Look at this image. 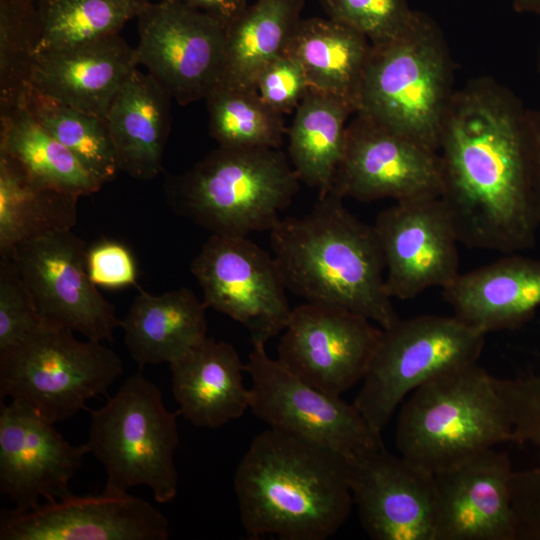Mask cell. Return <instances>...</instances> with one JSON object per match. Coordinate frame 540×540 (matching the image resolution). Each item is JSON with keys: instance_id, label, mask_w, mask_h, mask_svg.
I'll list each match as a JSON object with an SVG mask.
<instances>
[{"instance_id": "6da1fadb", "label": "cell", "mask_w": 540, "mask_h": 540, "mask_svg": "<svg viewBox=\"0 0 540 540\" xmlns=\"http://www.w3.org/2000/svg\"><path fill=\"white\" fill-rule=\"evenodd\" d=\"M440 198L459 242L503 254L532 248L540 221L527 110L487 80L454 92L438 150Z\"/></svg>"}, {"instance_id": "7a4b0ae2", "label": "cell", "mask_w": 540, "mask_h": 540, "mask_svg": "<svg viewBox=\"0 0 540 540\" xmlns=\"http://www.w3.org/2000/svg\"><path fill=\"white\" fill-rule=\"evenodd\" d=\"M241 523L252 539L325 540L353 505L349 461L269 428L254 437L234 474Z\"/></svg>"}, {"instance_id": "3957f363", "label": "cell", "mask_w": 540, "mask_h": 540, "mask_svg": "<svg viewBox=\"0 0 540 540\" xmlns=\"http://www.w3.org/2000/svg\"><path fill=\"white\" fill-rule=\"evenodd\" d=\"M333 191L304 216L281 218L269 231L287 291L308 302L345 308L381 328L398 315L385 287V263L373 225L353 215Z\"/></svg>"}, {"instance_id": "277c9868", "label": "cell", "mask_w": 540, "mask_h": 540, "mask_svg": "<svg viewBox=\"0 0 540 540\" xmlns=\"http://www.w3.org/2000/svg\"><path fill=\"white\" fill-rule=\"evenodd\" d=\"M300 180L277 148L219 146L163 190L171 210L214 235L270 231L293 201Z\"/></svg>"}, {"instance_id": "5b68a950", "label": "cell", "mask_w": 540, "mask_h": 540, "mask_svg": "<svg viewBox=\"0 0 540 540\" xmlns=\"http://www.w3.org/2000/svg\"><path fill=\"white\" fill-rule=\"evenodd\" d=\"M494 378L474 362L440 373L411 392L396 422L399 455L435 474L512 441Z\"/></svg>"}, {"instance_id": "8992f818", "label": "cell", "mask_w": 540, "mask_h": 540, "mask_svg": "<svg viewBox=\"0 0 540 540\" xmlns=\"http://www.w3.org/2000/svg\"><path fill=\"white\" fill-rule=\"evenodd\" d=\"M451 65L436 24L418 12L399 38L372 50L356 113L438 152L453 91Z\"/></svg>"}, {"instance_id": "52a82bcc", "label": "cell", "mask_w": 540, "mask_h": 540, "mask_svg": "<svg viewBox=\"0 0 540 540\" xmlns=\"http://www.w3.org/2000/svg\"><path fill=\"white\" fill-rule=\"evenodd\" d=\"M178 414L166 408L160 389L140 372L131 375L102 407L90 411L85 445L104 466L105 488L128 492L147 486L158 503L174 500Z\"/></svg>"}, {"instance_id": "ba28073f", "label": "cell", "mask_w": 540, "mask_h": 540, "mask_svg": "<svg viewBox=\"0 0 540 540\" xmlns=\"http://www.w3.org/2000/svg\"><path fill=\"white\" fill-rule=\"evenodd\" d=\"M122 373V360L111 348L44 322L23 342L0 352V396L55 424L86 409Z\"/></svg>"}, {"instance_id": "9c48e42d", "label": "cell", "mask_w": 540, "mask_h": 540, "mask_svg": "<svg viewBox=\"0 0 540 540\" xmlns=\"http://www.w3.org/2000/svg\"><path fill=\"white\" fill-rule=\"evenodd\" d=\"M486 334L455 315L398 319L382 334L353 404L381 435L407 395L440 373L477 362Z\"/></svg>"}, {"instance_id": "30bf717a", "label": "cell", "mask_w": 540, "mask_h": 540, "mask_svg": "<svg viewBox=\"0 0 540 540\" xmlns=\"http://www.w3.org/2000/svg\"><path fill=\"white\" fill-rule=\"evenodd\" d=\"M245 370L252 384L249 409L270 428L329 448L348 461L384 447L353 403L303 381L270 358L265 343L252 342Z\"/></svg>"}, {"instance_id": "8fae6325", "label": "cell", "mask_w": 540, "mask_h": 540, "mask_svg": "<svg viewBox=\"0 0 540 540\" xmlns=\"http://www.w3.org/2000/svg\"><path fill=\"white\" fill-rule=\"evenodd\" d=\"M138 65L179 105L199 101L221 83L227 26L176 0L151 3L137 17Z\"/></svg>"}, {"instance_id": "7c38bea8", "label": "cell", "mask_w": 540, "mask_h": 540, "mask_svg": "<svg viewBox=\"0 0 540 540\" xmlns=\"http://www.w3.org/2000/svg\"><path fill=\"white\" fill-rule=\"evenodd\" d=\"M208 308L240 323L251 342L283 332L292 308L274 256L247 237L212 234L190 265Z\"/></svg>"}, {"instance_id": "4fadbf2b", "label": "cell", "mask_w": 540, "mask_h": 540, "mask_svg": "<svg viewBox=\"0 0 540 540\" xmlns=\"http://www.w3.org/2000/svg\"><path fill=\"white\" fill-rule=\"evenodd\" d=\"M87 249L69 229L19 243L8 258L45 322L89 340L111 341L121 320L88 275Z\"/></svg>"}, {"instance_id": "5bb4252c", "label": "cell", "mask_w": 540, "mask_h": 540, "mask_svg": "<svg viewBox=\"0 0 540 540\" xmlns=\"http://www.w3.org/2000/svg\"><path fill=\"white\" fill-rule=\"evenodd\" d=\"M381 334L357 313L306 301L292 308L277 359L308 384L341 396L362 381Z\"/></svg>"}, {"instance_id": "9a60e30c", "label": "cell", "mask_w": 540, "mask_h": 540, "mask_svg": "<svg viewBox=\"0 0 540 540\" xmlns=\"http://www.w3.org/2000/svg\"><path fill=\"white\" fill-rule=\"evenodd\" d=\"M439 153L355 113L330 191L362 202L440 196Z\"/></svg>"}, {"instance_id": "2e32d148", "label": "cell", "mask_w": 540, "mask_h": 540, "mask_svg": "<svg viewBox=\"0 0 540 540\" xmlns=\"http://www.w3.org/2000/svg\"><path fill=\"white\" fill-rule=\"evenodd\" d=\"M385 263V287L408 300L449 286L459 272V239L439 196L395 202L373 224Z\"/></svg>"}, {"instance_id": "e0dca14e", "label": "cell", "mask_w": 540, "mask_h": 540, "mask_svg": "<svg viewBox=\"0 0 540 540\" xmlns=\"http://www.w3.org/2000/svg\"><path fill=\"white\" fill-rule=\"evenodd\" d=\"M167 518L125 491L72 493L26 511H3L0 540H167Z\"/></svg>"}, {"instance_id": "ac0fdd59", "label": "cell", "mask_w": 540, "mask_h": 540, "mask_svg": "<svg viewBox=\"0 0 540 540\" xmlns=\"http://www.w3.org/2000/svg\"><path fill=\"white\" fill-rule=\"evenodd\" d=\"M89 451L72 445L30 407L11 401L0 406V492L16 511L30 510L39 500L71 494L70 481Z\"/></svg>"}, {"instance_id": "d6986e66", "label": "cell", "mask_w": 540, "mask_h": 540, "mask_svg": "<svg viewBox=\"0 0 540 540\" xmlns=\"http://www.w3.org/2000/svg\"><path fill=\"white\" fill-rule=\"evenodd\" d=\"M514 471L494 448L433 474L434 540H513Z\"/></svg>"}, {"instance_id": "ffe728a7", "label": "cell", "mask_w": 540, "mask_h": 540, "mask_svg": "<svg viewBox=\"0 0 540 540\" xmlns=\"http://www.w3.org/2000/svg\"><path fill=\"white\" fill-rule=\"evenodd\" d=\"M349 484L374 540H434L433 474L385 447L349 461Z\"/></svg>"}, {"instance_id": "44dd1931", "label": "cell", "mask_w": 540, "mask_h": 540, "mask_svg": "<svg viewBox=\"0 0 540 540\" xmlns=\"http://www.w3.org/2000/svg\"><path fill=\"white\" fill-rule=\"evenodd\" d=\"M135 47L120 34L37 53L32 91L105 119L109 107L137 68Z\"/></svg>"}, {"instance_id": "7402d4cb", "label": "cell", "mask_w": 540, "mask_h": 540, "mask_svg": "<svg viewBox=\"0 0 540 540\" xmlns=\"http://www.w3.org/2000/svg\"><path fill=\"white\" fill-rule=\"evenodd\" d=\"M443 296L453 315L485 334L517 328L540 308V259L505 254L460 273Z\"/></svg>"}, {"instance_id": "603a6c76", "label": "cell", "mask_w": 540, "mask_h": 540, "mask_svg": "<svg viewBox=\"0 0 540 540\" xmlns=\"http://www.w3.org/2000/svg\"><path fill=\"white\" fill-rule=\"evenodd\" d=\"M169 366L178 413L191 424L217 428L250 408L245 364L232 344L207 336Z\"/></svg>"}, {"instance_id": "cb8c5ba5", "label": "cell", "mask_w": 540, "mask_h": 540, "mask_svg": "<svg viewBox=\"0 0 540 540\" xmlns=\"http://www.w3.org/2000/svg\"><path fill=\"white\" fill-rule=\"evenodd\" d=\"M169 93L136 68L114 97L106 123L119 171L142 181L157 177L171 130Z\"/></svg>"}, {"instance_id": "d4e9b609", "label": "cell", "mask_w": 540, "mask_h": 540, "mask_svg": "<svg viewBox=\"0 0 540 540\" xmlns=\"http://www.w3.org/2000/svg\"><path fill=\"white\" fill-rule=\"evenodd\" d=\"M208 307L185 287L152 294L138 288L121 328L138 364L172 363L207 337Z\"/></svg>"}, {"instance_id": "484cf974", "label": "cell", "mask_w": 540, "mask_h": 540, "mask_svg": "<svg viewBox=\"0 0 540 540\" xmlns=\"http://www.w3.org/2000/svg\"><path fill=\"white\" fill-rule=\"evenodd\" d=\"M372 44L330 18H301L284 53L304 69L310 88L351 103L356 98Z\"/></svg>"}, {"instance_id": "4316f807", "label": "cell", "mask_w": 540, "mask_h": 540, "mask_svg": "<svg viewBox=\"0 0 540 540\" xmlns=\"http://www.w3.org/2000/svg\"><path fill=\"white\" fill-rule=\"evenodd\" d=\"M355 107L340 98L310 88L298 107L290 128L288 154L300 182L331 190L342 160L347 120Z\"/></svg>"}, {"instance_id": "83f0119b", "label": "cell", "mask_w": 540, "mask_h": 540, "mask_svg": "<svg viewBox=\"0 0 540 540\" xmlns=\"http://www.w3.org/2000/svg\"><path fill=\"white\" fill-rule=\"evenodd\" d=\"M306 1L256 0L227 26L221 84L256 88L265 67L285 52Z\"/></svg>"}, {"instance_id": "f1b7e54d", "label": "cell", "mask_w": 540, "mask_h": 540, "mask_svg": "<svg viewBox=\"0 0 540 540\" xmlns=\"http://www.w3.org/2000/svg\"><path fill=\"white\" fill-rule=\"evenodd\" d=\"M79 196L33 182L9 156L0 153V255L19 243L72 229Z\"/></svg>"}, {"instance_id": "f546056e", "label": "cell", "mask_w": 540, "mask_h": 540, "mask_svg": "<svg viewBox=\"0 0 540 540\" xmlns=\"http://www.w3.org/2000/svg\"><path fill=\"white\" fill-rule=\"evenodd\" d=\"M0 153L12 158L41 186L82 197L98 192L103 185L27 106L0 112Z\"/></svg>"}, {"instance_id": "4dcf8cb0", "label": "cell", "mask_w": 540, "mask_h": 540, "mask_svg": "<svg viewBox=\"0 0 540 540\" xmlns=\"http://www.w3.org/2000/svg\"><path fill=\"white\" fill-rule=\"evenodd\" d=\"M149 4L148 0H38L37 53L118 34Z\"/></svg>"}, {"instance_id": "1f68e13d", "label": "cell", "mask_w": 540, "mask_h": 540, "mask_svg": "<svg viewBox=\"0 0 540 540\" xmlns=\"http://www.w3.org/2000/svg\"><path fill=\"white\" fill-rule=\"evenodd\" d=\"M209 132L219 146L277 148L288 129L256 88L217 85L205 98Z\"/></svg>"}, {"instance_id": "d6a6232c", "label": "cell", "mask_w": 540, "mask_h": 540, "mask_svg": "<svg viewBox=\"0 0 540 540\" xmlns=\"http://www.w3.org/2000/svg\"><path fill=\"white\" fill-rule=\"evenodd\" d=\"M27 108L35 119L100 183L119 168L106 120L31 91Z\"/></svg>"}, {"instance_id": "836d02e7", "label": "cell", "mask_w": 540, "mask_h": 540, "mask_svg": "<svg viewBox=\"0 0 540 540\" xmlns=\"http://www.w3.org/2000/svg\"><path fill=\"white\" fill-rule=\"evenodd\" d=\"M40 33L36 0H0V112L27 106Z\"/></svg>"}, {"instance_id": "e575fe53", "label": "cell", "mask_w": 540, "mask_h": 540, "mask_svg": "<svg viewBox=\"0 0 540 540\" xmlns=\"http://www.w3.org/2000/svg\"><path fill=\"white\" fill-rule=\"evenodd\" d=\"M327 17L365 36L373 46L391 42L414 23L407 0H316Z\"/></svg>"}, {"instance_id": "d590c367", "label": "cell", "mask_w": 540, "mask_h": 540, "mask_svg": "<svg viewBox=\"0 0 540 540\" xmlns=\"http://www.w3.org/2000/svg\"><path fill=\"white\" fill-rule=\"evenodd\" d=\"M45 321L9 258L0 261V352L23 342Z\"/></svg>"}, {"instance_id": "8d00e7d4", "label": "cell", "mask_w": 540, "mask_h": 540, "mask_svg": "<svg viewBox=\"0 0 540 540\" xmlns=\"http://www.w3.org/2000/svg\"><path fill=\"white\" fill-rule=\"evenodd\" d=\"M256 89L265 103L284 115L296 110L310 86L298 60L283 53L261 72Z\"/></svg>"}, {"instance_id": "74e56055", "label": "cell", "mask_w": 540, "mask_h": 540, "mask_svg": "<svg viewBox=\"0 0 540 540\" xmlns=\"http://www.w3.org/2000/svg\"><path fill=\"white\" fill-rule=\"evenodd\" d=\"M86 267L96 286L110 289L137 286L133 255L119 242L102 240L88 248Z\"/></svg>"}, {"instance_id": "f35d334b", "label": "cell", "mask_w": 540, "mask_h": 540, "mask_svg": "<svg viewBox=\"0 0 540 540\" xmlns=\"http://www.w3.org/2000/svg\"><path fill=\"white\" fill-rule=\"evenodd\" d=\"M186 6L200 10L226 26L235 21L248 7L247 0H176Z\"/></svg>"}, {"instance_id": "ab89813d", "label": "cell", "mask_w": 540, "mask_h": 540, "mask_svg": "<svg viewBox=\"0 0 540 540\" xmlns=\"http://www.w3.org/2000/svg\"><path fill=\"white\" fill-rule=\"evenodd\" d=\"M527 120L531 141L533 191L540 221V111H528Z\"/></svg>"}, {"instance_id": "60d3db41", "label": "cell", "mask_w": 540, "mask_h": 540, "mask_svg": "<svg viewBox=\"0 0 540 540\" xmlns=\"http://www.w3.org/2000/svg\"><path fill=\"white\" fill-rule=\"evenodd\" d=\"M512 2L518 11L540 14V0H512Z\"/></svg>"}, {"instance_id": "b9f144b4", "label": "cell", "mask_w": 540, "mask_h": 540, "mask_svg": "<svg viewBox=\"0 0 540 540\" xmlns=\"http://www.w3.org/2000/svg\"><path fill=\"white\" fill-rule=\"evenodd\" d=\"M539 71H540V53H539Z\"/></svg>"}]
</instances>
